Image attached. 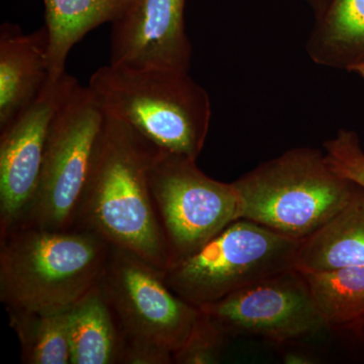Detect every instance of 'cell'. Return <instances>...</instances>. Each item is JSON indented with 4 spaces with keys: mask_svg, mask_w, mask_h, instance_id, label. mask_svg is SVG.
I'll return each instance as SVG.
<instances>
[{
    "mask_svg": "<svg viewBox=\"0 0 364 364\" xmlns=\"http://www.w3.org/2000/svg\"><path fill=\"white\" fill-rule=\"evenodd\" d=\"M154 149L128 124L107 114L73 228L97 234L164 272L168 249L148 181Z\"/></svg>",
    "mask_w": 364,
    "mask_h": 364,
    "instance_id": "cell-1",
    "label": "cell"
},
{
    "mask_svg": "<svg viewBox=\"0 0 364 364\" xmlns=\"http://www.w3.org/2000/svg\"><path fill=\"white\" fill-rule=\"evenodd\" d=\"M111 248L76 228H16L0 237V301L7 312L70 310L100 284Z\"/></svg>",
    "mask_w": 364,
    "mask_h": 364,
    "instance_id": "cell-2",
    "label": "cell"
},
{
    "mask_svg": "<svg viewBox=\"0 0 364 364\" xmlns=\"http://www.w3.org/2000/svg\"><path fill=\"white\" fill-rule=\"evenodd\" d=\"M88 87L107 114L157 150L200 156L210 127V98L188 71L109 64L91 75Z\"/></svg>",
    "mask_w": 364,
    "mask_h": 364,
    "instance_id": "cell-3",
    "label": "cell"
},
{
    "mask_svg": "<svg viewBox=\"0 0 364 364\" xmlns=\"http://www.w3.org/2000/svg\"><path fill=\"white\" fill-rule=\"evenodd\" d=\"M233 183L242 219L299 241L336 214L355 188L333 171L325 154L309 148L287 151Z\"/></svg>",
    "mask_w": 364,
    "mask_h": 364,
    "instance_id": "cell-4",
    "label": "cell"
},
{
    "mask_svg": "<svg viewBox=\"0 0 364 364\" xmlns=\"http://www.w3.org/2000/svg\"><path fill=\"white\" fill-rule=\"evenodd\" d=\"M301 242L239 219L196 252L170 264L163 277L174 293L200 308L293 269Z\"/></svg>",
    "mask_w": 364,
    "mask_h": 364,
    "instance_id": "cell-5",
    "label": "cell"
},
{
    "mask_svg": "<svg viewBox=\"0 0 364 364\" xmlns=\"http://www.w3.org/2000/svg\"><path fill=\"white\" fill-rule=\"evenodd\" d=\"M105 116L90 88L77 83L53 119L35 196L18 227L73 228Z\"/></svg>",
    "mask_w": 364,
    "mask_h": 364,
    "instance_id": "cell-6",
    "label": "cell"
},
{
    "mask_svg": "<svg viewBox=\"0 0 364 364\" xmlns=\"http://www.w3.org/2000/svg\"><path fill=\"white\" fill-rule=\"evenodd\" d=\"M148 181L169 265L196 252L228 225L242 219L241 198L233 182L210 178L193 158L155 148Z\"/></svg>",
    "mask_w": 364,
    "mask_h": 364,
    "instance_id": "cell-7",
    "label": "cell"
},
{
    "mask_svg": "<svg viewBox=\"0 0 364 364\" xmlns=\"http://www.w3.org/2000/svg\"><path fill=\"white\" fill-rule=\"evenodd\" d=\"M98 287L123 335V355L130 349L155 347L174 356L202 314L170 289L162 270L114 246Z\"/></svg>",
    "mask_w": 364,
    "mask_h": 364,
    "instance_id": "cell-8",
    "label": "cell"
},
{
    "mask_svg": "<svg viewBox=\"0 0 364 364\" xmlns=\"http://www.w3.org/2000/svg\"><path fill=\"white\" fill-rule=\"evenodd\" d=\"M200 309L228 337H256L284 344L327 327L305 275L296 268L260 280Z\"/></svg>",
    "mask_w": 364,
    "mask_h": 364,
    "instance_id": "cell-9",
    "label": "cell"
},
{
    "mask_svg": "<svg viewBox=\"0 0 364 364\" xmlns=\"http://www.w3.org/2000/svg\"><path fill=\"white\" fill-rule=\"evenodd\" d=\"M78 81L51 77L37 100L0 131V237L20 226L35 196L53 119Z\"/></svg>",
    "mask_w": 364,
    "mask_h": 364,
    "instance_id": "cell-10",
    "label": "cell"
},
{
    "mask_svg": "<svg viewBox=\"0 0 364 364\" xmlns=\"http://www.w3.org/2000/svg\"><path fill=\"white\" fill-rule=\"evenodd\" d=\"M184 4L186 0H130L112 25L109 64L188 71L191 45Z\"/></svg>",
    "mask_w": 364,
    "mask_h": 364,
    "instance_id": "cell-11",
    "label": "cell"
},
{
    "mask_svg": "<svg viewBox=\"0 0 364 364\" xmlns=\"http://www.w3.org/2000/svg\"><path fill=\"white\" fill-rule=\"evenodd\" d=\"M51 78L46 26L31 33L6 23L0 28V131L41 95Z\"/></svg>",
    "mask_w": 364,
    "mask_h": 364,
    "instance_id": "cell-12",
    "label": "cell"
},
{
    "mask_svg": "<svg viewBox=\"0 0 364 364\" xmlns=\"http://www.w3.org/2000/svg\"><path fill=\"white\" fill-rule=\"evenodd\" d=\"M364 267V189L353 193L317 231L301 242L296 269L318 272Z\"/></svg>",
    "mask_w": 364,
    "mask_h": 364,
    "instance_id": "cell-13",
    "label": "cell"
},
{
    "mask_svg": "<svg viewBox=\"0 0 364 364\" xmlns=\"http://www.w3.org/2000/svg\"><path fill=\"white\" fill-rule=\"evenodd\" d=\"M71 364H122L124 339L100 287L68 312Z\"/></svg>",
    "mask_w": 364,
    "mask_h": 364,
    "instance_id": "cell-14",
    "label": "cell"
},
{
    "mask_svg": "<svg viewBox=\"0 0 364 364\" xmlns=\"http://www.w3.org/2000/svg\"><path fill=\"white\" fill-rule=\"evenodd\" d=\"M130 0H44L51 77H59L74 45L90 31L114 23Z\"/></svg>",
    "mask_w": 364,
    "mask_h": 364,
    "instance_id": "cell-15",
    "label": "cell"
},
{
    "mask_svg": "<svg viewBox=\"0 0 364 364\" xmlns=\"http://www.w3.org/2000/svg\"><path fill=\"white\" fill-rule=\"evenodd\" d=\"M303 273L327 327L364 318V267Z\"/></svg>",
    "mask_w": 364,
    "mask_h": 364,
    "instance_id": "cell-16",
    "label": "cell"
},
{
    "mask_svg": "<svg viewBox=\"0 0 364 364\" xmlns=\"http://www.w3.org/2000/svg\"><path fill=\"white\" fill-rule=\"evenodd\" d=\"M68 312H7L20 340L21 363L71 364Z\"/></svg>",
    "mask_w": 364,
    "mask_h": 364,
    "instance_id": "cell-17",
    "label": "cell"
},
{
    "mask_svg": "<svg viewBox=\"0 0 364 364\" xmlns=\"http://www.w3.org/2000/svg\"><path fill=\"white\" fill-rule=\"evenodd\" d=\"M322 43L348 68L364 61V0H335L323 26Z\"/></svg>",
    "mask_w": 364,
    "mask_h": 364,
    "instance_id": "cell-18",
    "label": "cell"
},
{
    "mask_svg": "<svg viewBox=\"0 0 364 364\" xmlns=\"http://www.w3.org/2000/svg\"><path fill=\"white\" fill-rule=\"evenodd\" d=\"M227 337L217 323L202 311L191 336L174 354L173 363H218Z\"/></svg>",
    "mask_w": 364,
    "mask_h": 364,
    "instance_id": "cell-19",
    "label": "cell"
},
{
    "mask_svg": "<svg viewBox=\"0 0 364 364\" xmlns=\"http://www.w3.org/2000/svg\"><path fill=\"white\" fill-rule=\"evenodd\" d=\"M325 157L335 173L364 189V152L355 133L341 131L327 141Z\"/></svg>",
    "mask_w": 364,
    "mask_h": 364,
    "instance_id": "cell-20",
    "label": "cell"
},
{
    "mask_svg": "<svg viewBox=\"0 0 364 364\" xmlns=\"http://www.w3.org/2000/svg\"><path fill=\"white\" fill-rule=\"evenodd\" d=\"M284 363H312L313 360L310 356L303 353V352L291 351L287 352L284 358Z\"/></svg>",
    "mask_w": 364,
    "mask_h": 364,
    "instance_id": "cell-21",
    "label": "cell"
},
{
    "mask_svg": "<svg viewBox=\"0 0 364 364\" xmlns=\"http://www.w3.org/2000/svg\"><path fill=\"white\" fill-rule=\"evenodd\" d=\"M349 69L358 72L359 75L363 76L364 78V61L360 62V63L355 64V65L351 66Z\"/></svg>",
    "mask_w": 364,
    "mask_h": 364,
    "instance_id": "cell-22",
    "label": "cell"
}]
</instances>
